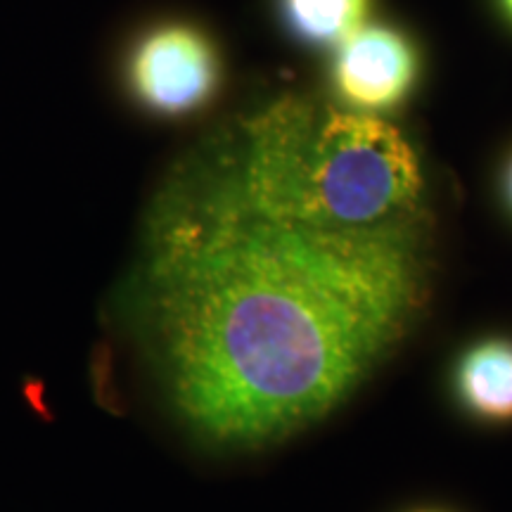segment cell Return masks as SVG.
I'll return each mask as SVG.
<instances>
[{
	"mask_svg": "<svg viewBox=\"0 0 512 512\" xmlns=\"http://www.w3.org/2000/svg\"><path fill=\"white\" fill-rule=\"evenodd\" d=\"M510 197H512V169H510Z\"/></svg>",
	"mask_w": 512,
	"mask_h": 512,
	"instance_id": "obj_7",
	"label": "cell"
},
{
	"mask_svg": "<svg viewBox=\"0 0 512 512\" xmlns=\"http://www.w3.org/2000/svg\"><path fill=\"white\" fill-rule=\"evenodd\" d=\"M418 79V55L399 31L363 24L337 46L332 81L351 110L387 112L406 100Z\"/></svg>",
	"mask_w": 512,
	"mask_h": 512,
	"instance_id": "obj_3",
	"label": "cell"
},
{
	"mask_svg": "<svg viewBox=\"0 0 512 512\" xmlns=\"http://www.w3.org/2000/svg\"><path fill=\"white\" fill-rule=\"evenodd\" d=\"M458 394L484 420H512V342L489 339L460 358Z\"/></svg>",
	"mask_w": 512,
	"mask_h": 512,
	"instance_id": "obj_4",
	"label": "cell"
},
{
	"mask_svg": "<svg viewBox=\"0 0 512 512\" xmlns=\"http://www.w3.org/2000/svg\"><path fill=\"white\" fill-rule=\"evenodd\" d=\"M294 34L318 46L337 48L366 24L370 0H283Z\"/></svg>",
	"mask_w": 512,
	"mask_h": 512,
	"instance_id": "obj_5",
	"label": "cell"
},
{
	"mask_svg": "<svg viewBox=\"0 0 512 512\" xmlns=\"http://www.w3.org/2000/svg\"><path fill=\"white\" fill-rule=\"evenodd\" d=\"M418 512H439V510H418Z\"/></svg>",
	"mask_w": 512,
	"mask_h": 512,
	"instance_id": "obj_8",
	"label": "cell"
},
{
	"mask_svg": "<svg viewBox=\"0 0 512 512\" xmlns=\"http://www.w3.org/2000/svg\"><path fill=\"white\" fill-rule=\"evenodd\" d=\"M503 8L508 10V15H510V19H512V0H503Z\"/></svg>",
	"mask_w": 512,
	"mask_h": 512,
	"instance_id": "obj_6",
	"label": "cell"
},
{
	"mask_svg": "<svg viewBox=\"0 0 512 512\" xmlns=\"http://www.w3.org/2000/svg\"><path fill=\"white\" fill-rule=\"evenodd\" d=\"M425 221L335 230L256 207L209 159L169 202L150 290L171 399L204 437L323 418L411 328Z\"/></svg>",
	"mask_w": 512,
	"mask_h": 512,
	"instance_id": "obj_1",
	"label": "cell"
},
{
	"mask_svg": "<svg viewBox=\"0 0 512 512\" xmlns=\"http://www.w3.org/2000/svg\"><path fill=\"white\" fill-rule=\"evenodd\" d=\"M128 83L147 110L166 117L195 112L219 86V55L192 24H162L133 46Z\"/></svg>",
	"mask_w": 512,
	"mask_h": 512,
	"instance_id": "obj_2",
	"label": "cell"
}]
</instances>
